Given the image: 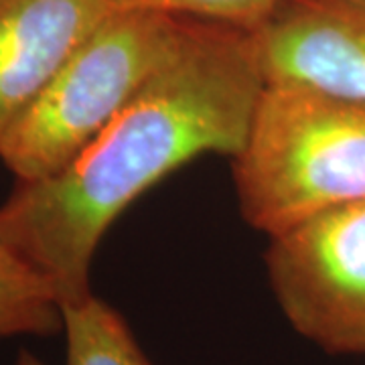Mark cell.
I'll list each match as a JSON object with an SVG mask.
<instances>
[{
	"instance_id": "52a82bcc",
	"label": "cell",
	"mask_w": 365,
	"mask_h": 365,
	"mask_svg": "<svg viewBox=\"0 0 365 365\" xmlns=\"http://www.w3.org/2000/svg\"><path fill=\"white\" fill-rule=\"evenodd\" d=\"M66 365H155L126 319L91 294L63 307Z\"/></svg>"
},
{
	"instance_id": "7a4b0ae2",
	"label": "cell",
	"mask_w": 365,
	"mask_h": 365,
	"mask_svg": "<svg viewBox=\"0 0 365 365\" xmlns=\"http://www.w3.org/2000/svg\"><path fill=\"white\" fill-rule=\"evenodd\" d=\"M232 160L242 215L270 237L365 199V102L266 83Z\"/></svg>"
},
{
	"instance_id": "9c48e42d",
	"label": "cell",
	"mask_w": 365,
	"mask_h": 365,
	"mask_svg": "<svg viewBox=\"0 0 365 365\" xmlns=\"http://www.w3.org/2000/svg\"><path fill=\"white\" fill-rule=\"evenodd\" d=\"M112 9L155 11V13L217 21L244 29L260 26L282 0H106Z\"/></svg>"
},
{
	"instance_id": "6da1fadb",
	"label": "cell",
	"mask_w": 365,
	"mask_h": 365,
	"mask_svg": "<svg viewBox=\"0 0 365 365\" xmlns=\"http://www.w3.org/2000/svg\"><path fill=\"white\" fill-rule=\"evenodd\" d=\"M266 79L252 29L181 16L165 61L67 167L16 182L0 244L39 270L61 309L90 299L96 250L122 211L201 155L234 158Z\"/></svg>"
},
{
	"instance_id": "3957f363",
	"label": "cell",
	"mask_w": 365,
	"mask_h": 365,
	"mask_svg": "<svg viewBox=\"0 0 365 365\" xmlns=\"http://www.w3.org/2000/svg\"><path fill=\"white\" fill-rule=\"evenodd\" d=\"M181 16L114 9L6 134L0 160L16 182L67 167L155 73L177 39Z\"/></svg>"
},
{
	"instance_id": "30bf717a",
	"label": "cell",
	"mask_w": 365,
	"mask_h": 365,
	"mask_svg": "<svg viewBox=\"0 0 365 365\" xmlns=\"http://www.w3.org/2000/svg\"><path fill=\"white\" fill-rule=\"evenodd\" d=\"M14 365H45V364L41 361L35 353H31L29 349H23V351H19V355H16Z\"/></svg>"
},
{
	"instance_id": "277c9868",
	"label": "cell",
	"mask_w": 365,
	"mask_h": 365,
	"mask_svg": "<svg viewBox=\"0 0 365 365\" xmlns=\"http://www.w3.org/2000/svg\"><path fill=\"white\" fill-rule=\"evenodd\" d=\"M264 260L300 337L331 355H365V199L272 235Z\"/></svg>"
},
{
	"instance_id": "8fae6325",
	"label": "cell",
	"mask_w": 365,
	"mask_h": 365,
	"mask_svg": "<svg viewBox=\"0 0 365 365\" xmlns=\"http://www.w3.org/2000/svg\"><path fill=\"white\" fill-rule=\"evenodd\" d=\"M357 2H364V4H365V0H357Z\"/></svg>"
},
{
	"instance_id": "8992f818",
	"label": "cell",
	"mask_w": 365,
	"mask_h": 365,
	"mask_svg": "<svg viewBox=\"0 0 365 365\" xmlns=\"http://www.w3.org/2000/svg\"><path fill=\"white\" fill-rule=\"evenodd\" d=\"M112 11L106 0H0V148L14 122Z\"/></svg>"
},
{
	"instance_id": "5b68a950",
	"label": "cell",
	"mask_w": 365,
	"mask_h": 365,
	"mask_svg": "<svg viewBox=\"0 0 365 365\" xmlns=\"http://www.w3.org/2000/svg\"><path fill=\"white\" fill-rule=\"evenodd\" d=\"M266 83L365 102V4L282 0L252 29Z\"/></svg>"
},
{
	"instance_id": "ba28073f",
	"label": "cell",
	"mask_w": 365,
	"mask_h": 365,
	"mask_svg": "<svg viewBox=\"0 0 365 365\" xmlns=\"http://www.w3.org/2000/svg\"><path fill=\"white\" fill-rule=\"evenodd\" d=\"M63 333V309L49 280L0 244V341Z\"/></svg>"
}]
</instances>
